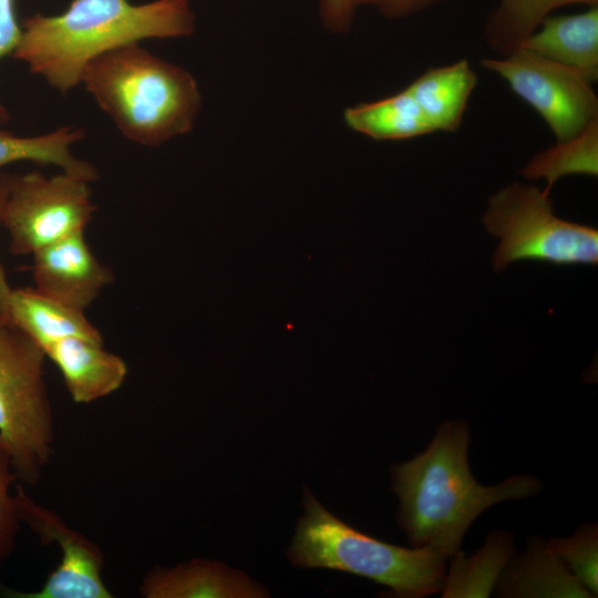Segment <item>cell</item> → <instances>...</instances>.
Returning a JSON list of instances; mask_svg holds the SVG:
<instances>
[{
	"label": "cell",
	"instance_id": "21",
	"mask_svg": "<svg viewBox=\"0 0 598 598\" xmlns=\"http://www.w3.org/2000/svg\"><path fill=\"white\" fill-rule=\"evenodd\" d=\"M574 3L594 7L598 0H502L486 22V40L493 50L506 55L539 28L549 12Z\"/></svg>",
	"mask_w": 598,
	"mask_h": 598
},
{
	"label": "cell",
	"instance_id": "25",
	"mask_svg": "<svg viewBox=\"0 0 598 598\" xmlns=\"http://www.w3.org/2000/svg\"><path fill=\"white\" fill-rule=\"evenodd\" d=\"M357 8L352 0H320L319 14L324 28L333 33L350 30Z\"/></svg>",
	"mask_w": 598,
	"mask_h": 598
},
{
	"label": "cell",
	"instance_id": "9",
	"mask_svg": "<svg viewBox=\"0 0 598 598\" xmlns=\"http://www.w3.org/2000/svg\"><path fill=\"white\" fill-rule=\"evenodd\" d=\"M13 493L20 522L41 544L59 546L61 559L39 590L7 589L3 595L9 598H112L103 580L102 549L71 528L54 511L35 502L23 484H16Z\"/></svg>",
	"mask_w": 598,
	"mask_h": 598
},
{
	"label": "cell",
	"instance_id": "7",
	"mask_svg": "<svg viewBox=\"0 0 598 598\" xmlns=\"http://www.w3.org/2000/svg\"><path fill=\"white\" fill-rule=\"evenodd\" d=\"M96 206L90 182L61 172L13 174L2 221L9 235V251L33 255L72 234L84 231Z\"/></svg>",
	"mask_w": 598,
	"mask_h": 598
},
{
	"label": "cell",
	"instance_id": "2",
	"mask_svg": "<svg viewBox=\"0 0 598 598\" xmlns=\"http://www.w3.org/2000/svg\"><path fill=\"white\" fill-rule=\"evenodd\" d=\"M21 28L12 56L65 94L94 59L147 39L188 37L196 16L190 0H71L58 14L25 18Z\"/></svg>",
	"mask_w": 598,
	"mask_h": 598
},
{
	"label": "cell",
	"instance_id": "3",
	"mask_svg": "<svg viewBox=\"0 0 598 598\" xmlns=\"http://www.w3.org/2000/svg\"><path fill=\"white\" fill-rule=\"evenodd\" d=\"M81 84L122 135L143 146H159L189 133L202 109L195 78L140 43L91 61Z\"/></svg>",
	"mask_w": 598,
	"mask_h": 598
},
{
	"label": "cell",
	"instance_id": "19",
	"mask_svg": "<svg viewBox=\"0 0 598 598\" xmlns=\"http://www.w3.org/2000/svg\"><path fill=\"white\" fill-rule=\"evenodd\" d=\"M513 545L511 533L494 532L475 555L458 551L445 575L442 597H488L514 554Z\"/></svg>",
	"mask_w": 598,
	"mask_h": 598
},
{
	"label": "cell",
	"instance_id": "16",
	"mask_svg": "<svg viewBox=\"0 0 598 598\" xmlns=\"http://www.w3.org/2000/svg\"><path fill=\"white\" fill-rule=\"evenodd\" d=\"M477 76L466 60L431 68L406 89L412 94L433 132L456 131L462 122Z\"/></svg>",
	"mask_w": 598,
	"mask_h": 598
},
{
	"label": "cell",
	"instance_id": "26",
	"mask_svg": "<svg viewBox=\"0 0 598 598\" xmlns=\"http://www.w3.org/2000/svg\"><path fill=\"white\" fill-rule=\"evenodd\" d=\"M441 0H352L355 8L371 6L388 18H402L420 12Z\"/></svg>",
	"mask_w": 598,
	"mask_h": 598
},
{
	"label": "cell",
	"instance_id": "14",
	"mask_svg": "<svg viewBox=\"0 0 598 598\" xmlns=\"http://www.w3.org/2000/svg\"><path fill=\"white\" fill-rule=\"evenodd\" d=\"M496 584L501 597L592 598L542 538L528 540L526 551L509 559Z\"/></svg>",
	"mask_w": 598,
	"mask_h": 598
},
{
	"label": "cell",
	"instance_id": "5",
	"mask_svg": "<svg viewBox=\"0 0 598 598\" xmlns=\"http://www.w3.org/2000/svg\"><path fill=\"white\" fill-rule=\"evenodd\" d=\"M44 351L12 322L0 321V439L23 485L37 486L54 446Z\"/></svg>",
	"mask_w": 598,
	"mask_h": 598
},
{
	"label": "cell",
	"instance_id": "8",
	"mask_svg": "<svg viewBox=\"0 0 598 598\" xmlns=\"http://www.w3.org/2000/svg\"><path fill=\"white\" fill-rule=\"evenodd\" d=\"M482 66L503 78L512 91L547 123L557 141H565L598 120V99L580 72L517 48Z\"/></svg>",
	"mask_w": 598,
	"mask_h": 598
},
{
	"label": "cell",
	"instance_id": "13",
	"mask_svg": "<svg viewBox=\"0 0 598 598\" xmlns=\"http://www.w3.org/2000/svg\"><path fill=\"white\" fill-rule=\"evenodd\" d=\"M542 28L518 48L580 72L590 82L598 76V7L570 16L546 17ZM539 25V27H540Z\"/></svg>",
	"mask_w": 598,
	"mask_h": 598
},
{
	"label": "cell",
	"instance_id": "20",
	"mask_svg": "<svg viewBox=\"0 0 598 598\" xmlns=\"http://www.w3.org/2000/svg\"><path fill=\"white\" fill-rule=\"evenodd\" d=\"M522 174L527 179L544 178V192L550 193L554 184L567 175H598V120L581 132L535 155Z\"/></svg>",
	"mask_w": 598,
	"mask_h": 598
},
{
	"label": "cell",
	"instance_id": "18",
	"mask_svg": "<svg viewBox=\"0 0 598 598\" xmlns=\"http://www.w3.org/2000/svg\"><path fill=\"white\" fill-rule=\"evenodd\" d=\"M346 124L378 141H401L432 133L426 117L405 87L389 97L348 107Z\"/></svg>",
	"mask_w": 598,
	"mask_h": 598
},
{
	"label": "cell",
	"instance_id": "15",
	"mask_svg": "<svg viewBox=\"0 0 598 598\" xmlns=\"http://www.w3.org/2000/svg\"><path fill=\"white\" fill-rule=\"evenodd\" d=\"M10 318L43 351L71 337L103 343L101 332L89 321L84 310L56 301L35 288L12 290Z\"/></svg>",
	"mask_w": 598,
	"mask_h": 598
},
{
	"label": "cell",
	"instance_id": "4",
	"mask_svg": "<svg viewBox=\"0 0 598 598\" xmlns=\"http://www.w3.org/2000/svg\"><path fill=\"white\" fill-rule=\"evenodd\" d=\"M303 507L288 551L295 565L365 577L389 587L400 598H422L442 590L447 558L440 553L368 536L323 508L308 489Z\"/></svg>",
	"mask_w": 598,
	"mask_h": 598
},
{
	"label": "cell",
	"instance_id": "24",
	"mask_svg": "<svg viewBox=\"0 0 598 598\" xmlns=\"http://www.w3.org/2000/svg\"><path fill=\"white\" fill-rule=\"evenodd\" d=\"M14 0H0V61L12 55L21 38ZM9 120L8 110L0 101V125Z\"/></svg>",
	"mask_w": 598,
	"mask_h": 598
},
{
	"label": "cell",
	"instance_id": "17",
	"mask_svg": "<svg viewBox=\"0 0 598 598\" xmlns=\"http://www.w3.org/2000/svg\"><path fill=\"white\" fill-rule=\"evenodd\" d=\"M84 137V130L73 126L37 136H20L0 127V172L10 164L27 161L58 166L61 172L92 183L99 178L96 167L75 157L71 148Z\"/></svg>",
	"mask_w": 598,
	"mask_h": 598
},
{
	"label": "cell",
	"instance_id": "12",
	"mask_svg": "<svg viewBox=\"0 0 598 598\" xmlns=\"http://www.w3.org/2000/svg\"><path fill=\"white\" fill-rule=\"evenodd\" d=\"M44 353L61 372L72 400L80 404L114 393L128 372L125 361L105 350L102 342L71 337L52 343Z\"/></svg>",
	"mask_w": 598,
	"mask_h": 598
},
{
	"label": "cell",
	"instance_id": "10",
	"mask_svg": "<svg viewBox=\"0 0 598 598\" xmlns=\"http://www.w3.org/2000/svg\"><path fill=\"white\" fill-rule=\"evenodd\" d=\"M32 257L34 288L80 310L85 311L114 280L112 270L91 251L84 231L50 244Z\"/></svg>",
	"mask_w": 598,
	"mask_h": 598
},
{
	"label": "cell",
	"instance_id": "22",
	"mask_svg": "<svg viewBox=\"0 0 598 598\" xmlns=\"http://www.w3.org/2000/svg\"><path fill=\"white\" fill-rule=\"evenodd\" d=\"M568 570L592 595L598 592V528L595 523L581 524L569 537L547 540Z\"/></svg>",
	"mask_w": 598,
	"mask_h": 598
},
{
	"label": "cell",
	"instance_id": "6",
	"mask_svg": "<svg viewBox=\"0 0 598 598\" xmlns=\"http://www.w3.org/2000/svg\"><path fill=\"white\" fill-rule=\"evenodd\" d=\"M482 223L499 238L492 259L495 272L517 260L598 264V230L556 216L549 194L536 186L514 183L492 195Z\"/></svg>",
	"mask_w": 598,
	"mask_h": 598
},
{
	"label": "cell",
	"instance_id": "1",
	"mask_svg": "<svg viewBox=\"0 0 598 598\" xmlns=\"http://www.w3.org/2000/svg\"><path fill=\"white\" fill-rule=\"evenodd\" d=\"M470 426L448 420L424 451L393 465L391 489L400 501L398 523L413 547H429L447 559L461 551L472 523L488 507L535 496L542 482L522 474L491 486L480 484L468 465Z\"/></svg>",
	"mask_w": 598,
	"mask_h": 598
},
{
	"label": "cell",
	"instance_id": "11",
	"mask_svg": "<svg viewBox=\"0 0 598 598\" xmlns=\"http://www.w3.org/2000/svg\"><path fill=\"white\" fill-rule=\"evenodd\" d=\"M138 592L144 598H258L267 591L245 574L207 559H193L175 567H155Z\"/></svg>",
	"mask_w": 598,
	"mask_h": 598
},
{
	"label": "cell",
	"instance_id": "27",
	"mask_svg": "<svg viewBox=\"0 0 598 598\" xmlns=\"http://www.w3.org/2000/svg\"><path fill=\"white\" fill-rule=\"evenodd\" d=\"M13 174L0 172V226L2 221L3 207L9 194ZM12 288L9 285L6 271L0 262V321L11 322L10 299Z\"/></svg>",
	"mask_w": 598,
	"mask_h": 598
},
{
	"label": "cell",
	"instance_id": "23",
	"mask_svg": "<svg viewBox=\"0 0 598 598\" xmlns=\"http://www.w3.org/2000/svg\"><path fill=\"white\" fill-rule=\"evenodd\" d=\"M16 482L18 476L13 471L9 451L0 439V568L16 549L21 525L12 491Z\"/></svg>",
	"mask_w": 598,
	"mask_h": 598
}]
</instances>
